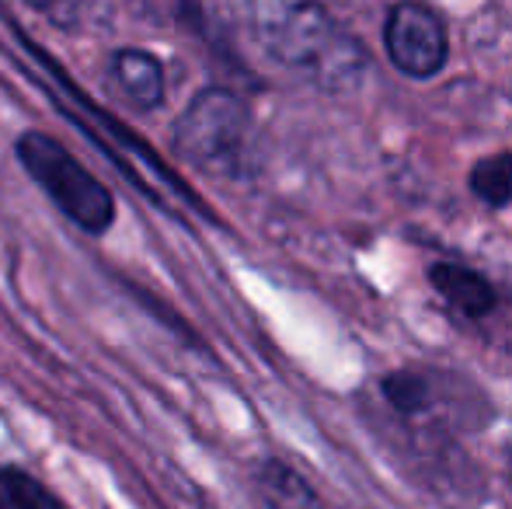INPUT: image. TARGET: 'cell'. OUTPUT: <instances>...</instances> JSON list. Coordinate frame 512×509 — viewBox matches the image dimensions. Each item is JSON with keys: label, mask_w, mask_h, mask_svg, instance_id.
<instances>
[{"label": "cell", "mask_w": 512, "mask_h": 509, "mask_svg": "<svg viewBox=\"0 0 512 509\" xmlns=\"http://www.w3.org/2000/svg\"><path fill=\"white\" fill-rule=\"evenodd\" d=\"M467 189L488 210H509L512 206V150H499L474 161L467 175Z\"/></svg>", "instance_id": "obj_9"}, {"label": "cell", "mask_w": 512, "mask_h": 509, "mask_svg": "<svg viewBox=\"0 0 512 509\" xmlns=\"http://www.w3.org/2000/svg\"><path fill=\"white\" fill-rule=\"evenodd\" d=\"M0 509H67L49 485L21 468H0Z\"/></svg>", "instance_id": "obj_10"}, {"label": "cell", "mask_w": 512, "mask_h": 509, "mask_svg": "<svg viewBox=\"0 0 512 509\" xmlns=\"http://www.w3.org/2000/svg\"><path fill=\"white\" fill-rule=\"evenodd\" d=\"M380 394L384 401L401 415V419H422L436 408V377L429 370H415V367H401L391 374L380 377Z\"/></svg>", "instance_id": "obj_7"}, {"label": "cell", "mask_w": 512, "mask_h": 509, "mask_svg": "<svg viewBox=\"0 0 512 509\" xmlns=\"http://www.w3.org/2000/svg\"><path fill=\"white\" fill-rule=\"evenodd\" d=\"M244 11L262 53L317 91H356L370 74V49L321 0H244Z\"/></svg>", "instance_id": "obj_1"}, {"label": "cell", "mask_w": 512, "mask_h": 509, "mask_svg": "<svg viewBox=\"0 0 512 509\" xmlns=\"http://www.w3.org/2000/svg\"><path fill=\"white\" fill-rule=\"evenodd\" d=\"M432 293L443 300L450 311H457L467 321H488L499 311V290L485 272L471 269L464 262H450V258H439L425 269Z\"/></svg>", "instance_id": "obj_5"}, {"label": "cell", "mask_w": 512, "mask_h": 509, "mask_svg": "<svg viewBox=\"0 0 512 509\" xmlns=\"http://www.w3.org/2000/svg\"><path fill=\"white\" fill-rule=\"evenodd\" d=\"M28 4H32L35 11L49 14L53 21H74L77 14H81L84 0H28Z\"/></svg>", "instance_id": "obj_11"}, {"label": "cell", "mask_w": 512, "mask_h": 509, "mask_svg": "<svg viewBox=\"0 0 512 509\" xmlns=\"http://www.w3.org/2000/svg\"><path fill=\"white\" fill-rule=\"evenodd\" d=\"M506 482H509V489H512V450H509V457H506Z\"/></svg>", "instance_id": "obj_12"}, {"label": "cell", "mask_w": 512, "mask_h": 509, "mask_svg": "<svg viewBox=\"0 0 512 509\" xmlns=\"http://www.w3.org/2000/svg\"><path fill=\"white\" fill-rule=\"evenodd\" d=\"M258 489L272 509H324L317 492L307 485L300 471H293L283 461H265L258 468Z\"/></svg>", "instance_id": "obj_8"}, {"label": "cell", "mask_w": 512, "mask_h": 509, "mask_svg": "<svg viewBox=\"0 0 512 509\" xmlns=\"http://www.w3.org/2000/svg\"><path fill=\"white\" fill-rule=\"evenodd\" d=\"M112 77L119 84L122 98L136 109L150 112L164 102V67L157 56L143 53V49H119L112 56Z\"/></svg>", "instance_id": "obj_6"}, {"label": "cell", "mask_w": 512, "mask_h": 509, "mask_svg": "<svg viewBox=\"0 0 512 509\" xmlns=\"http://www.w3.org/2000/svg\"><path fill=\"white\" fill-rule=\"evenodd\" d=\"M384 49L398 74L429 81L450 60L446 21L422 0H398L384 21Z\"/></svg>", "instance_id": "obj_4"}, {"label": "cell", "mask_w": 512, "mask_h": 509, "mask_svg": "<svg viewBox=\"0 0 512 509\" xmlns=\"http://www.w3.org/2000/svg\"><path fill=\"white\" fill-rule=\"evenodd\" d=\"M175 154L209 175H241L251 143V112L230 88H206L178 116Z\"/></svg>", "instance_id": "obj_2"}, {"label": "cell", "mask_w": 512, "mask_h": 509, "mask_svg": "<svg viewBox=\"0 0 512 509\" xmlns=\"http://www.w3.org/2000/svg\"><path fill=\"white\" fill-rule=\"evenodd\" d=\"M18 161L28 171L35 185L74 220L81 231L105 234L115 220L112 192L70 154L63 143H56L49 133H21L18 136Z\"/></svg>", "instance_id": "obj_3"}]
</instances>
